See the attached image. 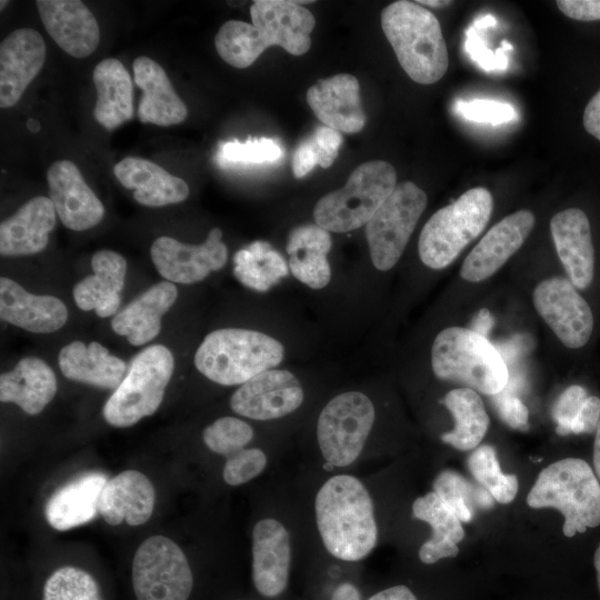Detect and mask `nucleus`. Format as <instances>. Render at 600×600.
I'll list each match as a JSON object with an SVG mask.
<instances>
[{
  "label": "nucleus",
  "mask_w": 600,
  "mask_h": 600,
  "mask_svg": "<svg viewBox=\"0 0 600 600\" xmlns=\"http://www.w3.org/2000/svg\"><path fill=\"white\" fill-rule=\"evenodd\" d=\"M312 1L256 0L250 7L252 23L230 20L214 37L216 50L234 68L251 66L271 46L293 56L306 53L316 26L313 14L301 6Z\"/></svg>",
  "instance_id": "nucleus-1"
},
{
  "label": "nucleus",
  "mask_w": 600,
  "mask_h": 600,
  "mask_svg": "<svg viewBox=\"0 0 600 600\" xmlns=\"http://www.w3.org/2000/svg\"><path fill=\"white\" fill-rule=\"evenodd\" d=\"M314 510L322 543L331 556L358 561L376 547L372 500L356 477L338 474L327 480L316 496Z\"/></svg>",
  "instance_id": "nucleus-2"
},
{
  "label": "nucleus",
  "mask_w": 600,
  "mask_h": 600,
  "mask_svg": "<svg viewBox=\"0 0 600 600\" xmlns=\"http://www.w3.org/2000/svg\"><path fill=\"white\" fill-rule=\"evenodd\" d=\"M381 28L404 72L432 84L447 72L449 58L436 16L418 2L399 0L381 12Z\"/></svg>",
  "instance_id": "nucleus-3"
},
{
  "label": "nucleus",
  "mask_w": 600,
  "mask_h": 600,
  "mask_svg": "<svg viewBox=\"0 0 600 600\" xmlns=\"http://www.w3.org/2000/svg\"><path fill=\"white\" fill-rule=\"evenodd\" d=\"M283 352L281 342L266 333L224 328L204 337L194 354V366L216 383L236 386L277 367Z\"/></svg>",
  "instance_id": "nucleus-4"
},
{
  "label": "nucleus",
  "mask_w": 600,
  "mask_h": 600,
  "mask_svg": "<svg viewBox=\"0 0 600 600\" xmlns=\"http://www.w3.org/2000/svg\"><path fill=\"white\" fill-rule=\"evenodd\" d=\"M431 366L439 379L484 394L497 396L509 382V370L498 349L468 328L449 327L438 333L431 348Z\"/></svg>",
  "instance_id": "nucleus-5"
},
{
  "label": "nucleus",
  "mask_w": 600,
  "mask_h": 600,
  "mask_svg": "<svg viewBox=\"0 0 600 600\" xmlns=\"http://www.w3.org/2000/svg\"><path fill=\"white\" fill-rule=\"evenodd\" d=\"M527 503L534 509L559 510L568 538L600 524V483L581 459L567 458L544 468L529 491Z\"/></svg>",
  "instance_id": "nucleus-6"
},
{
  "label": "nucleus",
  "mask_w": 600,
  "mask_h": 600,
  "mask_svg": "<svg viewBox=\"0 0 600 600\" xmlns=\"http://www.w3.org/2000/svg\"><path fill=\"white\" fill-rule=\"evenodd\" d=\"M397 187V172L387 161L372 160L359 164L343 188L323 196L316 204V224L327 231L356 230L372 218Z\"/></svg>",
  "instance_id": "nucleus-7"
},
{
  "label": "nucleus",
  "mask_w": 600,
  "mask_h": 600,
  "mask_svg": "<svg viewBox=\"0 0 600 600\" xmlns=\"http://www.w3.org/2000/svg\"><path fill=\"white\" fill-rule=\"evenodd\" d=\"M493 208L491 193L470 189L451 204L439 209L421 230L418 251L431 269H443L486 228Z\"/></svg>",
  "instance_id": "nucleus-8"
},
{
  "label": "nucleus",
  "mask_w": 600,
  "mask_h": 600,
  "mask_svg": "<svg viewBox=\"0 0 600 600\" xmlns=\"http://www.w3.org/2000/svg\"><path fill=\"white\" fill-rule=\"evenodd\" d=\"M173 369V356L167 347L153 344L140 351L106 401L104 420L112 427L127 428L153 414L162 402Z\"/></svg>",
  "instance_id": "nucleus-9"
},
{
  "label": "nucleus",
  "mask_w": 600,
  "mask_h": 600,
  "mask_svg": "<svg viewBox=\"0 0 600 600\" xmlns=\"http://www.w3.org/2000/svg\"><path fill=\"white\" fill-rule=\"evenodd\" d=\"M371 400L359 391L331 399L317 423L319 448L327 463L347 467L360 456L374 422Z\"/></svg>",
  "instance_id": "nucleus-10"
},
{
  "label": "nucleus",
  "mask_w": 600,
  "mask_h": 600,
  "mask_svg": "<svg viewBox=\"0 0 600 600\" xmlns=\"http://www.w3.org/2000/svg\"><path fill=\"white\" fill-rule=\"evenodd\" d=\"M427 206V194L416 183L397 184L366 224L370 258L381 271L390 270L400 259Z\"/></svg>",
  "instance_id": "nucleus-11"
},
{
  "label": "nucleus",
  "mask_w": 600,
  "mask_h": 600,
  "mask_svg": "<svg viewBox=\"0 0 600 600\" xmlns=\"http://www.w3.org/2000/svg\"><path fill=\"white\" fill-rule=\"evenodd\" d=\"M137 600H188L193 578L181 548L164 536H152L137 549L132 561Z\"/></svg>",
  "instance_id": "nucleus-12"
},
{
  "label": "nucleus",
  "mask_w": 600,
  "mask_h": 600,
  "mask_svg": "<svg viewBox=\"0 0 600 600\" xmlns=\"http://www.w3.org/2000/svg\"><path fill=\"white\" fill-rule=\"evenodd\" d=\"M533 304L566 347L578 349L589 341L593 314L570 280L552 277L539 282L533 290Z\"/></svg>",
  "instance_id": "nucleus-13"
},
{
  "label": "nucleus",
  "mask_w": 600,
  "mask_h": 600,
  "mask_svg": "<svg viewBox=\"0 0 600 600\" xmlns=\"http://www.w3.org/2000/svg\"><path fill=\"white\" fill-rule=\"evenodd\" d=\"M221 238L219 228H213L206 241L197 246L159 237L151 246V259L166 280L186 284L198 282L226 264L228 249Z\"/></svg>",
  "instance_id": "nucleus-14"
},
{
  "label": "nucleus",
  "mask_w": 600,
  "mask_h": 600,
  "mask_svg": "<svg viewBox=\"0 0 600 600\" xmlns=\"http://www.w3.org/2000/svg\"><path fill=\"white\" fill-rule=\"evenodd\" d=\"M303 397V389L292 372L269 369L242 383L231 396L230 407L246 418L271 420L296 411Z\"/></svg>",
  "instance_id": "nucleus-15"
},
{
  "label": "nucleus",
  "mask_w": 600,
  "mask_h": 600,
  "mask_svg": "<svg viewBox=\"0 0 600 600\" xmlns=\"http://www.w3.org/2000/svg\"><path fill=\"white\" fill-rule=\"evenodd\" d=\"M530 210H518L496 223L464 259L460 276L480 282L494 274L523 244L534 226Z\"/></svg>",
  "instance_id": "nucleus-16"
},
{
  "label": "nucleus",
  "mask_w": 600,
  "mask_h": 600,
  "mask_svg": "<svg viewBox=\"0 0 600 600\" xmlns=\"http://www.w3.org/2000/svg\"><path fill=\"white\" fill-rule=\"evenodd\" d=\"M47 181L50 199L64 227L83 231L102 220L104 207L76 163L69 160L52 163L47 172Z\"/></svg>",
  "instance_id": "nucleus-17"
},
{
  "label": "nucleus",
  "mask_w": 600,
  "mask_h": 600,
  "mask_svg": "<svg viewBox=\"0 0 600 600\" xmlns=\"http://www.w3.org/2000/svg\"><path fill=\"white\" fill-rule=\"evenodd\" d=\"M47 56L42 36L34 29L10 32L0 43V107L14 106L41 70Z\"/></svg>",
  "instance_id": "nucleus-18"
},
{
  "label": "nucleus",
  "mask_w": 600,
  "mask_h": 600,
  "mask_svg": "<svg viewBox=\"0 0 600 600\" xmlns=\"http://www.w3.org/2000/svg\"><path fill=\"white\" fill-rule=\"evenodd\" d=\"M41 21L54 42L74 58H86L98 48L100 28L80 0L36 1Z\"/></svg>",
  "instance_id": "nucleus-19"
},
{
  "label": "nucleus",
  "mask_w": 600,
  "mask_h": 600,
  "mask_svg": "<svg viewBox=\"0 0 600 600\" xmlns=\"http://www.w3.org/2000/svg\"><path fill=\"white\" fill-rule=\"evenodd\" d=\"M290 537L284 526L272 518L256 523L252 531V581L268 598L281 594L289 579Z\"/></svg>",
  "instance_id": "nucleus-20"
},
{
  "label": "nucleus",
  "mask_w": 600,
  "mask_h": 600,
  "mask_svg": "<svg viewBox=\"0 0 600 600\" xmlns=\"http://www.w3.org/2000/svg\"><path fill=\"white\" fill-rule=\"evenodd\" d=\"M307 102L316 117L333 130L356 133L364 127L359 81L352 74L320 79L308 89Z\"/></svg>",
  "instance_id": "nucleus-21"
},
{
  "label": "nucleus",
  "mask_w": 600,
  "mask_h": 600,
  "mask_svg": "<svg viewBox=\"0 0 600 600\" xmlns=\"http://www.w3.org/2000/svg\"><path fill=\"white\" fill-rule=\"evenodd\" d=\"M550 231L571 283L580 290L589 288L594 276V249L587 214L578 208L562 210L550 220Z\"/></svg>",
  "instance_id": "nucleus-22"
},
{
  "label": "nucleus",
  "mask_w": 600,
  "mask_h": 600,
  "mask_svg": "<svg viewBox=\"0 0 600 600\" xmlns=\"http://www.w3.org/2000/svg\"><path fill=\"white\" fill-rule=\"evenodd\" d=\"M154 502L151 481L142 472L126 470L106 482L97 507L108 524L126 521L129 526H140L150 519Z\"/></svg>",
  "instance_id": "nucleus-23"
},
{
  "label": "nucleus",
  "mask_w": 600,
  "mask_h": 600,
  "mask_svg": "<svg viewBox=\"0 0 600 600\" xmlns=\"http://www.w3.org/2000/svg\"><path fill=\"white\" fill-rule=\"evenodd\" d=\"M1 319L33 333H51L68 320L66 304L52 296L28 292L16 281L0 279Z\"/></svg>",
  "instance_id": "nucleus-24"
},
{
  "label": "nucleus",
  "mask_w": 600,
  "mask_h": 600,
  "mask_svg": "<svg viewBox=\"0 0 600 600\" xmlns=\"http://www.w3.org/2000/svg\"><path fill=\"white\" fill-rule=\"evenodd\" d=\"M132 69L134 83L142 90L139 120L161 127L183 122L188 114L187 106L176 93L163 68L149 57H138Z\"/></svg>",
  "instance_id": "nucleus-25"
},
{
  "label": "nucleus",
  "mask_w": 600,
  "mask_h": 600,
  "mask_svg": "<svg viewBox=\"0 0 600 600\" xmlns=\"http://www.w3.org/2000/svg\"><path fill=\"white\" fill-rule=\"evenodd\" d=\"M56 209L50 198L34 197L0 224V253L6 257L41 252L56 226Z\"/></svg>",
  "instance_id": "nucleus-26"
},
{
  "label": "nucleus",
  "mask_w": 600,
  "mask_h": 600,
  "mask_svg": "<svg viewBox=\"0 0 600 600\" xmlns=\"http://www.w3.org/2000/svg\"><path fill=\"white\" fill-rule=\"evenodd\" d=\"M113 173L124 188L134 190L133 197L142 206L179 203L189 196V187L184 180L143 158L122 159L113 167Z\"/></svg>",
  "instance_id": "nucleus-27"
},
{
  "label": "nucleus",
  "mask_w": 600,
  "mask_h": 600,
  "mask_svg": "<svg viewBox=\"0 0 600 600\" xmlns=\"http://www.w3.org/2000/svg\"><path fill=\"white\" fill-rule=\"evenodd\" d=\"M91 267L94 273L73 288L74 303L83 311L94 310L100 318L111 317L120 304L127 261L114 251L100 250L92 256Z\"/></svg>",
  "instance_id": "nucleus-28"
},
{
  "label": "nucleus",
  "mask_w": 600,
  "mask_h": 600,
  "mask_svg": "<svg viewBox=\"0 0 600 600\" xmlns=\"http://www.w3.org/2000/svg\"><path fill=\"white\" fill-rule=\"evenodd\" d=\"M177 297L178 290L172 282L156 283L120 310L111 320V328L132 346L147 343L159 334L161 318Z\"/></svg>",
  "instance_id": "nucleus-29"
},
{
  "label": "nucleus",
  "mask_w": 600,
  "mask_h": 600,
  "mask_svg": "<svg viewBox=\"0 0 600 600\" xmlns=\"http://www.w3.org/2000/svg\"><path fill=\"white\" fill-rule=\"evenodd\" d=\"M62 374L72 381L101 389H117L124 378L126 362L109 353L99 342L86 346L72 341L64 346L58 356Z\"/></svg>",
  "instance_id": "nucleus-30"
},
{
  "label": "nucleus",
  "mask_w": 600,
  "mask_h": 600,
  "mask_svg": "<svg viewBox=\"0 0 600 600\" xmlns=\"http://www.w3.org/2000/svg\"><path fill=\"white\" fill-rule=\"evenodd\" d=\"M58 390L53 370L36 357L21 359L0 376V400L19 406L28 414L40 413Z\"/></svg>",
  "instance_id": "nucleus-31"
},
{
  "label": "nucleus",
  "mask_w": 600,
  "mask_h": 600,
  "mask_svg": "<svg viewBox=\"0 0 600 600\" xmlns=\"http://www.w3.org/2000/svg\"><path fill=\"white\" fill-rule=\"evenodd\" d=\"M108 481L101 472H88L59 488L46 507L48 523L64 531L91 521L98 513V499Z\"/></svg>",
  "instance_id": "nucleus-32"
},
{
  "label": "nucleus",
  "mask_w": 600,
  "mask_h": 600,
  "mask_svg": "<svg viewBox=\"0 0 600 600\" xmlns=\"http://www.w3.org/2000/svg\"><path fill=\"white\" fill-rule=\"evenodd\" d=\"M97 91L94 119L107 130H113L133 116V87L126 67L113 58L100 61L93 69Z\"/></svg>",
  "instance_id": "nucleus-33"
},
{
  "label": "nucleus",
  "mask_w": 600,
  "mask_h": 600,
  "mask_svg": "<svg viewBox=\"0 0 600 600\" xmlns=\"http://www.w3.org/2000/svg\"><path fill=\"white\" fill-rule=\"evenodd\" d=\"M331 244L329 231L318 224L292 229L286 247L291 273L311 289L324 288L331 278L327 259Z\"/></svg>",
  "instance_id": "nucleus-34"
},
{
  "label": "nucleus",
  "mask_w": 600,
  "mask_h": 600,
  "mask_svg": "<svg viewBox=\"0 0 600 600\" xmlns=\"http://www.w3.org/2000/svg\"><path fill=\"white\" fill-rule=\"evenodd\" d=\"M413 517L432 527V536L419 549V558L431 564L443 558L456 557L458 542L464 532L459 518L432 491L417 498L412 503Z\"/></svg>",
  "instance_id": "nucleus-35"
},
{
  "label": "nucleus",
  "mask_w": 600,
  "mask_h": 600,
  "mask_svg": "<svg viewBox=\"0 0 600 600\" xmlns=\"http://www.w3.org/2000/svg\"><path fill=\"white\" fill-rule=\"evenodd\" d=\"M443 403L454 418V428L441 436L442 441L458 450L474 449L489 427V417L479 394L470 388H458L444 396Z\"/></svg>",
  "instance_id": "nucleus-36"
},
{
  "label": "nucleus",
  "mask_w": 600,
  "mask_h": 600,
  "mask_svg": "<svg viewBox=\"0 0 600 600\" xmlns=\"http://www.w3.org/2000/svg\"><path fill=\"white\" fill-rule=\"evenodd\" d=\"M236 278L246 287L267 291L288 274V264L266 241H254L233 257Z\"/></svg>",
  "instance_id": "nucleus-37"
},
{
  "label": "nucleus",
  "mask_w": 600,
  "mask_h": 600,
  "mask_svg": "<svg viewBox=\"0 0 600 600\" xmlns=\"http://www.w3.org/2000/svg\"><path fill=\"white\" fill-rule=\"evenodd\" d=\"M433 491L461 522H469L474 508L488 509L493 506V497L482 487H474L459 473L444 470L434 482Z\"/></svg>",
  "instance_id": "nucleus-38"
},
{
  "label": "nucleus",
  "mask_w": 600,
  "mask_h": 600,
  "mask_svg": "<svg viewBox=\"0 0 600 600\" xmlns=\"http://www.w3.org/2000/svg\"><path fill=\"white\" fill-rule=\"evenodd\" d=\"M470 472L494 500L511 502L518 492V479L501 471L496 451L491 446H480L468 460Z\"/></svg>",
  "instance_id": "nucleus-39"
},
{
  "label": "nucleus",
  "mask_w": 600,
  "mask_h": 600,
  "mask_svg": "<svg viewBox=\"0 0 600 600\" xmlns=\"http://www.w3.org/2000/svg\"><path fill=\"white\" fill-rule=\"evenodd\" d=\"M43 600H102L94 578L76 567L57 569L43 587Z\"/></svg>",
  "instance_id": "nucleus-40"
},
{
  "label": "nucleus",
  "mask_w": 600,
  "mask_h": 600,
  "mask_svg": "<svg viewBox=\"0 0 600 600\" xmlns=\"http://www.w3.org/2000/svg\"><path fill=\"white\" fill-rule=\"evenodd\" d=\"M252 438V428L234 417L219 418L202 432L206 446L226 459L244 449Z\"/></svg>",
  "instance_id": "nucleus-41"
},
{
  "label": "nucleus",
  "mask_w": 600,
  "mask_h": 600,
  "mask_svg": "<svg viewBox=\"0 0 600 600\" xmlns=\"http://www.w3.org/2000/svg\"><path fill=\"white\" fill-rule=\"evenodd\" d=\"M283 154L280 144L269 138L248 139L222 142L217 154L222 167L230 164H259L278 161Z\"/></svg>",
  "instance_id": "nucleus-42"
},
{
  "label": "nucleus",
  "mask_w": 600,
  "mask_h": 600,
  "mask_svg": "<svg viewBox=\"0 0 600 600\" xmlns=\"http://www.w3.org/2000/svg\"><path fill=\"white\" fill-rule=\"evenodd\" d=\"M266 466L267 457L261 449L244 448L227 458L223 479L230 486H240L258 477Z\"/></svg>",
  "instance_id": "nucleus-43"
},
{
  "label": "nucleus",
  "mask_w": 600,
  "mask_h": 600,
  "mask_svg": "<svg viewBox=\"0 0 600 600\" xmlns=\"http://www.w3.org/2000/svg\"><path fill=\"white\" fill-rule=\"evenodd\" d=\"M454 110L469 121L493 126L510 122L517 118V112L511 104L494 100H459Z\"/></svg>",
  "instance_id": "nucleus-44"
},
{
  "label": "nucleus",
  "mask_w": 600,
  "mask_h": 600,
  "mask_svg": "<svg viewBox=\"0 0 600 600\" xmlns=\"http://www.w3.org/2000/svg\"><path fill=\"white\" fill-rule=\"evenodd\" d=\"M478 31L479 30L472 26L466 32L464 50L467 53L487 71L506 70L508 66L506 51L511 50L512 46L507 41H502L501 47L496 52H492L486 47Z\"/></svg>",
  "instance_id": "nucleus-45"
},
{
  "label": "nucleus",
  "mask_w": 600,
  "mask_h": 600,
  "mask_svg": "<svg viewBox=\"0 0 600 600\" xmlns=\"http://www.w3.org/2000/svg\"><path fill=\"white\" fill-rule=\"evenodd\" d=\"M588 398L587 390L581 386H570L557 399L552 408V417L557 422V433H571V424Z\"/></svg>",
  "instance_id": "nucleus-46"
},
{
  "label": "nucleus",
  "mask_w": 600,
  "mask_h": 600,
  "mask_svg": "<svg viewBox=\"0 0 600 600\" xmlns=\"http://www.w3.org/2000/svg\"><path fill=\"white\" fill-rule=\"evenodd\" d=\"M318 156V164L322 168H329L338 156L342 143V137L339 131L329 127H319L310 137Z\"/></svg>",
  "instance_id": "nucleus-47"
},
{
  "label": "nucleus",
  "mask_w": 600,
  "mask_h": 600,
  "mask_svg": "<svg viewBox=\"0 0 600 600\" xmlns=\"http://www.w3.org/2000/svg\"><path fill=\"white\" fill-rule=\"evenodd\" d=\"M497 410L500 418L511 428L528 429L529 411L526 404L513 394H502L497 399Z\"/></svg>",
  "instance_id": "nucleus-48"
},
{
  "label": "nucleus",
  "mask_w": 600,
  "mask_h": 600,
  "mask_svg": "<svg viewBox=\"0 0 600 600\" xmlns=\"http://www.w3.org/2000/svg\"><path fill=\"white\" fill-rule=\"evenodd\" d=\"M559 10L578 21L600 20V0H559Z\"/></svg>",
  "instance_id": "nucleus-49"
},
{
  "label": "nucleus",
  "mask_w": 600,
  "mask_h": 600,
  "mask_svg": "<svg viewBox=\"0 0 600 600\" xmlns=\"http://www.w3.org/2000/svg\"><path fill=\"white\" fill-rule=\"evenodd\" d=\"M600 421V399L590 396L586 399L579 413L571 424V433H591L597 430Z\"/></svg>",
  "instance_id": "nucleus-50"
},
{
  "label": "nucleus",
  "mask_w": 600,
  "mask_h": 600,
  "mask_svg": "<svg viewBox=\"0 0 600 600\" xmlns=\"http://www.w3.org/2000/svg\"><path fill=\"white\" fill-rule=\"evenodd\" d=\"M318 164V156L309 138L303 140L296 149L292 158V171L296 178L307 176Z\"/></svg>",
  "instance_id": "nucleus-51"
},
{
  "label": "nucleus",
  "mask_w": 600,
  "mask_h": 600,
  "mask_svg": "<svg viewBox=\"0 0 600 600\" xmlns=\"http://www.w3.org/2000/svg\"><path fill=\"white\" fill-rule=\"evenodd\" d=\"M583 127L600 141V90L588 102L583 112Z\"/></svg>",
  "instance_id": "nucleus-52"
},
{
  "label": "nucleus",
  "mask_w": 600,
  "mask_h": 600,
  "mask_svg": "<svg viewBox=\"0 0 600 600\" xmlns=\"http://www.w3.org/2000/svg\"><path fill=\"white\" fill-rule=\"evenodd\" d=\"M368 600H417V598L408 587L394 586L373 594Z\"/></svg>",
  "instance_id": "nucleus-53"
},
{
  "label": "nucleus",
  "mask_w": 600,
  "mask_h": 600,
  "mask_svg": "<svg viewBox=\"0 0 600 600\" xmlns=\"http://www.w3.org/2000/svg\"><path fill=\"white\" fill-rule=\"evenodd\" d=\"M493 324L494 319L491 316L490 311L487 308H482L472 319L470 329L478 334L487 338Z\"/></svg>",
  "instance_id": "nucleus-54"
},
{
  "label": "nucleus",
  "mask_w": 600,
  "mask_h": 600,
  "mask_svg": "<svg viewBox=\"0 0 600 600\" xmlns=\"http://www.w3.org/2000/svg\"><path fill=\"white\" fill-rule=\"evenodd\" d=\"M330 600H361V597L352 583L344 582L337 587Z\"/></svg>",
  "instance_id": "nucleus-55"
},
{
  "label": "nucleus",
  "mask_w": 600,
  "mask_h": 600,
  "mask_svg": "<svg viewBox=\"0 0 600 600\" xmlns=\"http://www.w3.org/2000/svg\"><path fill=\"white\" fill-rule=\"evenodd\" d=\"M593 464L598 479L600 480V421L596 430V439L593 446Z\"/></svg>",
  "instance_id": "nucleus-56"
},
{
  "label": "nucleus",
  "mask_w": 600,
  "mask_h": 600,
  "mask_svg": "<svg viewBox=\"0 0 600 600\" xmlns=\"http://www.w3.org/2000/svg\"><path fill=\"white\" fill-rule=\"evenodd\" d=\"M496 18L491 14H484L480 18H478L476 21H474V27H477L478 29H484V28H489V27H493L496 26Z\"/></svg>",
  "instance_id": "nucleus-57"
},
{
  "label": "nucleus",
  "mask_w": 600,
  "mask_h": 600,
  "mask_svg": "<svg viewBox=\"0 0 600 600\" xmlns=\"http://www.w3.org/2000/svg\"><path fill=\"white\" fill-rule=\"evenodd\" d=\"M593 563H594V568H596V572H597V580H598V586H599V590H600V543L594 552V559H593Z\"/></svg>",
  "instance_id": "nucleus-58"
},
{
  "label": "nucleus",
  "mask_w": 600,
  "mask_h": 600,
  "mask_svg": "<svg viewBox=\"0 0 600 600\" xmlns=\"http://www.w3.org/2000/svg\"><path fill=\"white\" fill-rule=\"evenodd\" d=\"M416 2H418L419 4H426L430 7H443L451 3V1H442V0H420Z\"/></svg>",
  "instance_id": "nucleus-59"
},
{
  "label": "nucleus",
  "mask_w": 600,
  "mask_h": 600,
  "mask_svg": "<svg viewBox=\"0 0 600 600\" xmlns=\"http://www.w3.org/2000/svg\"><path fill=\"white\" fill-rule=\"evenodd\" d=\"M27 126H28V129L32 132H37L40 129V123L34 119H30Z\"/></svg>",
  "instance_id": "nucleus-60"
},
{
  "label": "nucleus",
  "mask_w": 600,
  "mask_h": 600,
  "mask_svg": "<svg viewBox=\"0 0 600 600\" xmlns=\"http://www.w3.org/2000/svg\"><path fill=\"white\" fill-rule=\"evenodd\" d=\"M0 3H1V10H2L3 7L8 3V1H3V0H2Z\"/></svg>",
  "instance_id": "nucleus-61"
}]
</instances>
